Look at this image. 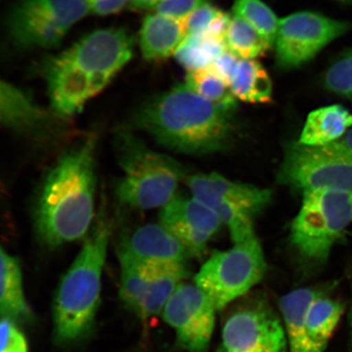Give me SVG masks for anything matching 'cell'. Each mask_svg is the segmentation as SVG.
Returning a JSON list of instances; mask_svg holds the SVG:
<instances>
[{
  "instance_id": "4fadbf2b",
  "label": "cell",
  "mask_w": 352,
  "mask_h": 352,
  "mask_svg": "<svg viewBox=\"0 0 352 352\" xmlns=\"http://www.w3.org/2000/svg\"><path fill=\"white\" fill-rule=\"evenodd\" d=\"M215 311L213 302L197 285L183 283L168 299L162 314L174 329L179 349L187 352H208Z\"/></svg>"
},
{
  "instance_id": "83f0119b",
  "label": "cell",
  "mask_w": 352,
  "mask_h": 352,
  "mask_svg": "<svg viewBox=\"0 0 352 352\" xmlns=\"http://www.w3.org/2000/svg\"><path fill=\"white\" fill-rule=\"evenodd\" d=\"M233 15L252 26L272 45L275 44L280 20L262 0H235Z\"/></svg>"
},
{
  "instance_id": "d6a6232c",
  "label": "cell",
  "mask_w": 352,
  "mask_h": 352,
  "mask_svg": "<svg viewBox=\"0 0 352 352\" xmlns=\"http://www.w3.org/2000/svg\"><path fill=\"white\" fill-rule=\"evenodd\" d=\"M240 60L239 57L232 54L230 51L227 50L219 56L209 65V67L230 87L233 74H234Z\"/></svg>"
},
{
  "instance_id": "2e32d148",
  "label": "cell",
  "mask_w": 352,
  "mask_h": 352,
  "mask_svg": "<svg viewBox=\"0 0 352 352\" xmlns=\"http://www.w3.org/2000/svg\"><path fill=\"white\" fill-rule=\"evenodd\" d=\"M118 255L143 263H186L192 257L160 223L144 224L123 236Z\"/></svg>"
},
{
  "instance_id": "6da1fadb",
  "label": "cell",
  "mask_w": 352,
  "mask_h": 352,
  "mask_svg": "<svg viewBox=\"0 0 352 352\" xmlns=\"http://www.w3.org/2000/svg\"><path fill=\"white\" fill-rule=\"evenodd\" d=\"M96 148V136H88L66 149L44 176L32 208L35 236L44 248L80 240L94 226Z\"/></svg>"
},
{
  "instance_id": "ba28073f",
  "label": "cell",
  "mask_w": 352,
  "mask_h": 352,
  "mask_svg": "<svg viewBox=\"0 0 352 352\" xmlns=\"http://www.w3.org/2000/svg\"><path fill=\"white\" fill-rule=\"evenodd\" d=\"M187 184L192 197L208 206L226 224L233 244L256 236L252 219L270 204V189L232 182L215 173L188 176Z\"/></svg>"
},
{
  "instance_id": "4dcf8cb0",
  "label": "cell",
  "mask_w": 352,
  "mask_h": 352,
  "mask_svg": "<svg viewBox=\"0 0 352 352\" xmlns=\"http://www.w3.org/2000/svg\"><path fill=\"white\" fill-rule=\"evenodd\" d=\"M1 349L0 352H28V341L24 334L16 327L15 321L1 318L0 324Z\"/></svg>"
},
{
  "instance_id": "d6986e66",
  "label": "cell",
  "mask_w": 352,
  "mask_h": 352,
  "mask_svg": "<svg viewBox=\"0 0 352 352\" xmlns=\"http://www.w3.org/2000/svg\"><path fill=\"white\" fill-rule=\"evenodd\" d=\"M328 287H305L293 290L280 299L279 307L289 352H316L308 338L306 318L316 299L325 296Z\"/></svg>"
},
{
  "instance_id": "f546056e",
  "label": "cell",
  "mask_w": 352,
  "mask_h": 352,
  "mask_svg": "<svg viewBox=\"0 0 352 352\" xmlns=\"http://www.w3.org/2000/svg\"><path fill=\"white\" fill-rule=\"evenodd\" d=\"M324 86L332 94L352 101V51L330 65L324 77Z\"/></svg>"
},
{
  "instance_id": "9a60e30c",
  "label": "cell",
  "mask_w": 352,
  "mask_h": 352,
  "mask_svg": "<svg viewBox=\"0 0 352 352\" xmlns=\"http://www.w3.org/2000/svg\"><path fill=\"white\" fill-rule=\"evenodd\" d=\"M0 120L6 129L37 139L44 138L60 122H65L35 102L28 92L3 80L0 85Z\"/></svg>"
},
{
  "instance_id": "f1b7e54d",
  "label": "cell",
  "mask_w": 352,
  "mask_h": 352,
  "mask_svg": "<svg viewBox=\"0 0 352 352\" xmlns=\"http://www.w3.org/2000/svg\"><path fill=\"white\" fill-rule=\"evenodd\" d=\"M231 17L210 3L198 8L184 21L187 35L206 34L226 39Z\"/></svg>"
},
{
  "instance_id": "52a82bcc",
  "label": "cell",
  "mask_w": 352,
  "mask_h": 352,
  "mask_svg": "<svg viewBox=\"0 0 352 352\" xmlns=\"http://www.w3.org/2000/svg\"><path fill=\"white\" fill-rule=\"evenodd\" d=\"M267 263L257 236L214 252L195 277V284L222 310L261 283Z\"/></svg>"
},
{
  "instance_id": "836d02e7",
  "label": "cell",
  "mask_w": 352,
  "mask_h": 352,
  "mask_svg": "<svg viewBox=\"0 0 352 352\" xmlns=\"http://www.w3.org/2000/svg\"><path fill=\"white\" fill-rule=\"evenodd\" d=\"M327 147L333 151L352 155V129L341 140L327 145Z\"/></svg>"
},
{
  "instance_id": "8fae6325",
  "label": "cell",
  "mask_w": 352,
  "mask_h": 352,
  "mask_svg": "<svg viewBox=\"0 0 352 352\" xmlns=\"http://www.w3.org/2000/svg\"><path fill=\"white\" fill-rule=\"evenodd\" d=\"M347 21L314 12H300L280 20L275 41L276 63L289 69L311 60L328 44L349 32Z\"/></svg>"
},
{
  "instance_id": "603a6c76",
  "label": "cell",
  "mask_w": 352,
  "mask_h": 352,
  "mask_svg": "<svg viewBox=\"0 0 352 352\" xmlns=\"http://www.w3.org/2000/svg\"><path fill=\"white\" fill-rule=\"evenodd\" d=\"M343 312L342 303L327 296L316 299L308 308L307 332L316 352H323L327 349Z\"/></svg>"
},
{
  "instance_id": "e575fe53",
  "label": "cell",
  "mask_w": 352,
  "mask_h": 352,
  "mask_svg": "<svg viewBox=\"0 0 352 352\" xmlns=\"http://www.w3.org/2000/svg\"><path fill=\"white\" fill-rule=\"evenodd\" d=\"M91 10L96 12L112 11L114 7L120 6L124 0H85Z\"/></svg>"
},
{
  "instance_id": "44dd1931",
  "label": "cell",
  "mask_w": 352,
  "mask_h": 352,
  "mask_svg": "<svg viewBox=\"0 0 352 352\" xmlns=\"http://www.w3.org/2000/svg\"><path fill=\"white\" fill-rule=\"evenodd\" d=\"M0 271V314L1 318L25 321L32 318L25 296L19 259L1 248Z\"/></svg>"
},
{
  "instance_id": "3957f363",
  "label": "cell",
  "mask_w": 352,
  "mask_h": 352,
  "mask_svg": "<svg viewBox=\"0 0 352 352\" xmlns=\"http://www.w3.org/2000/svg\"><path fill=\"white\" fill-rule=\"evenodd\" d=\"M132 120L135 129L162 146L198 155L222 151L235 131L230 111L202 98L186 83L145 101Z\"/></svg>"
},
{
  "instance_id": "484cf974",
  "label": "cell",
  "mask_w": 352,
  "mask_h": 352,
  "mask_svg": "<svg viewBox=\"0 0 352 352\" xmlns=\"http://www.w3.org/2000/svg\"><path fill=\"white\" fill-rule=\"evenodd\" d=\"M186 85L202 98L208 100L228 111L236 107V98L230 86L220 78L209 66L188 72Z\"/></svg>"
},
{
  "instance_id": "8d00e7d4",
  "label": "cell",
  "mask_w": 352,
  "mask_h": 352,
  "mask_svg": "<svg viewBox=\"0 0 352 352\" xmlns=\"http://www.w3.org/2000/svg\"><path fill=\"white\" fill-rule=\"evenodd\" d=\"M349 325H350V341H351V349L352 352V303L349 311Z\"/></svg>"
},
{
  "instance_id": "7a4b0ae2",
  "label": "cell",
  "mask_w": 352,
  "mask_h": 352,
  "mask_svg": "<svg viewBox=\"0 0 352 352\" xmlns=\"http://www.w3.org/2000/svg\"><path fill=\"white\" fill-rule=\"evenodd\" d=\"M134 44L124 29H100L60 54L47 57L41 72L52 111L65 121L76 116L129 63Z\"/></svg>"
},
{
  "instance_id": "d590c367",
  "label": "cell",
  "mask_w": 352,
  "mask_h": 352,
  "mask_svg": "<svg viewBox=\"0 0 352 352\" xmlns=\"http://www.w3.org/2000/svg\"><path fill=\"white\" fill-rule=\"evenodd\" d=\"M162 0H131L129 3V8L134 11H143L154 8L160 3Z\"/></svg>"
},
{
  "instance_id": "4316f807",
  "label": "cell",
  "mask_w": 352,
  "mask_h": 352,
  "mask_svg": "<svg viewBox=\"0 0 352 352\" xmlns=\"http://www.w3.org/2000/svg\"><path fill=\"white\" fill-rule=\"evenodd\" d=\"M19 3L50 17L68 29L90 12L85 0H21Z\"/></svg>"
},
{
  "instance_id": "d4e9b609",
  "label": "cell",
  "mask_w": 352,
  "mask_h": 352,
  "mask_svg": "<svg viewBox=\"0 0 352 352\" xmlns=\"http://www.w3.org/2000/svg\"><path fill=\"white\" fill-rule=\"evenodd\" d=\"M226 43L228 50L241 60H255L272 46L252 25L234 15L228 26Z\"/></svg>"
},
{
  "instance_id": "30bf717a",
  "label": "cell",
  "mask_w": 352,
  "mask_h": 352,
  "mask_svg": "<svg viewBox=\"0 0 352 352\" xmlns=\"http://www.w3.org/2000/svg\"><path fill=\"white\" fill-rule=\"evenodd\" d=\"M120 297L131 311L146 319L160 314L176 289L188 278L186 263H143L120 256Z\"/></svg>"
},
{
  "instance_id": "9c48e42d",
  "label": "cell",
  "mask_w": 352,
  "mask_h": 352,
  "mask_svg": "<svg viewBox=\"0 0 352 352\" xmlns=\"http://www.w3.org/2000/svg\"><path fill=\"white\" fill-rule=\"evenodd\" d=\"M277 177L280 184L302 192L331 190L352 193V155L333 151L327 146L289 144Z\"/></svg>"
},
{
  "instance_id": "ffe728a7",
  "label": "cell",
  "mask_w": 352,
  "mask_h": 352,
  "mask_svg": "<svg viewBox=\"0 0 352 352\" xmlns=\"http://www.w3.org/2000/svg\"><path fill=\"white\" fill-rule=\"evenodd\" d=\"M352 127V113L340 104L329 105L312 111L307 118L298 143L324 147L341 140Z\"/></svg>"
},
{
  "instance_id": "5b68a950",
  "label": "cell",
  "mask_w": 352,
  "mask_h": 352,
  "mask_svg": "<svg viewBox=\"0 0 352 352\" xmlns=\"http://www.w3.org/2000/svg\"><path fill=\"white\" fill-rule=\"evenodd\" d=\"M113 146L122 170L114 192L122 205L145 210L162 209L173 201L184 176L177 162L153 151L129 129L117 131Z\"/></svg>"
},
{
  "instance_id": "7402d4cb",
  "label": "cell",
  "mask_w": 352,
  "mask_h": 352,
  "mask_svg": "<svg viewBox=\"0 0 352 352\" xmlns=\"http://www.w3.org/2000/svg\"><path fill=\"white\" fill-rule=\"evenodd\" d=\"M230 88L235 98L244 102L263 104L272 100L271 78L256 60H239L232 78Z\"/></svg>"
},
{
  "instance_id": "5bb4252c",
  "label": "cell",
  "mask_w": 352,
  "mask_h": 352,
  "mask_svg": "<svg viewBox=\"0 0 352 352\" xmlns=\"http://www.w3.org/2000/svg\"><path fill=\"white\" fill-rule=\"evenodd\" d=\"M160 223L195 257L204 253L222 223L208 206L195 197L182 196H175L161 209Z\"/></svg>"
},
{
  "instance_id": "e0dca14e",
  "label": "cell",
  "mask_w": 352,
  "mask_h": 352,
  "mask_svg": "<svg viewBox=\"0 0 352 352\" xmlns=\"http://www.w3.org/2000/svg\"><path fill=\"white\" fill-rule=\"evenodd\" d=\"M7 28L17 46L45 50L59 46L69 30L50 17L28 10L19 3L8 13Z\"/></svg>"
},
{
  "instance_id": "ac0fdd59",
  "label": "cell",
  "mask_w": 352,
  "mask_h": 352,
  "mask_svg": "<svg viewBox=\"0 0 352 352\" xmlns=\"http://www.w3.org/2000/svg\"><path fill=\"white\" fill-rule=\"evenodd\" d=\"M187 37L184 21L154 12L145 16L139 43L145 60L158 61L175 55Z\"/></svg>"
},
{
  "instance_id": "1f68e13d",
  "label": "cell",
  "mask_w": 352,
  "mask_h": 352,
  "mask_svg": "<svg viewBox=\"0 0 352 352\" xmlns=\"http://www.w3.org/2000/svg\"><path fill=\"white\" fill-rule=\"evenodd\" d=\"M206 3V0H162L154 10L160 14L184 21Z\"/></svg>"
},
{
  "instance_id": "277c9868",
  "label": "cell",
  "mask_w": 352,
  "mask_h": 352,
  "mask_svg": "<svg viewBox=\"0 0 352 352\" xmlns=\"http://www.w3.org/2000/svg\"><path fill=\"white\" fill-rule=\"evenodd\" d=\"M107 202L103 195L94 226L56 289L54 301V338L60 345L85 340L94 327L111 236Z\"/></svg>"
},
{
  "instance_id": "8992f818",
  "label": "cell",
  "mask_w": 352,
  "mask_h": 352,
  "mask_svg": "<svg viewBox=\"0 0 352 352\" xmlns=\"http://www.w3.org/2000/svg\"><path fill=\"white\" fill-rule=\"evenodd\" d=\"M351 222L352 193L307 191L290 228V242L305 261L322 264Z\"/></svg>"
},
{
  "instance_id": "7c38bea8",
  "label": "cell",
  "mask_w": 352,
  "mask_h": 352,
  "mask_svg": "<svg viewBox=\"0 0 352 352\" xmlns=\"http://www.w3.org/2000/svg\"><path fill=\"white\" fill-rule=\"evenodd\" d=\"M280 316L263 300L237 307L224 321L218 352H287Z\"/></svg>"
},
{
  "instance_id": "cb8c5ba5",
  "label": "cell",
  "mask_w": 352,
  "mask_h": 352,
  "mask_svg": "<svg viewBox=\"0 0 352 352\" xmlns=\"http://www.w3.org/2000/svg\"><path fill=\"white\" fill-rule=\"evenodd\" d=\"M227 50L226 39L206 34H189L175 56L179 63L191 72L208 67Z\"/></svg>"
}]
</instances>
